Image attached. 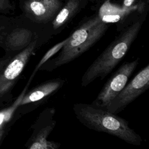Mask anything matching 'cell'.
I'll return each instance as SVG.
<instances>
[{"mask_svg": "<svg viewBox=\"0 0 149 149\" xmlns=\"http://www.w3.org/2000/svg\"><path fill=\"white\" fill-rule=\"evenodd\" d=\"M73 109L77 119L88 128L113 135L130 144H141L140 136L129 127L127 120L115 113L83 103L74 104Z\"/></svg>", "mask_w": 149, "mask_h": 149, "instance_id": "1", "label": "cell"}, {"mask_svg": "<svg viewBox=\"0 0 149 149\" xmlns=\"http://www.w3.org/2000/svg\"><path fill=\"white\" fill-rule=\"evenodd\" d=\"M138 21L124 30L93 61L81 77L86 87L97 79H104L126 55L141 28Z\"/></svg>", "mask_w": 149, "mask_h": 149, "instance_id": "2", "label": "cell"}, {"mask_svg": "<svg viewBox=\"0 0 149 149\" xmlns=\"http://www.w3.org/2000/svg\"><path fill=\"white\" fill-rule=\"evenodd\" d=\"M108 27L98 16L88 19L68 37L58 55L48 63V68L52 70L80 56L100 40Z\"/></svg>", "mask_w": 149, "mask_h": 149, "instance_id": "3", "label": "cell"}, {"mask_svg": "<svg viewBox=\"0 0 149 149\" xmlns=\"http://www.w3.org/2000/svg\"><path fill=\"white\" fill-rule=\"evenodd\" d=\"M37 46L36 38L16 54L0 71V103L12 98V90Z\"/></svg>", "mask_w": 149, "mask_h": 149, "instance_id": "4", "label": "cell"}, {"mask_svg": "<svg viewBox=\"0 0 149 149\" xmlns=\"http://www.w3.org/2000/svg\"><path fill=\"white\" fill-rule=\"evenodd\" d=\"M33 33L13 17L0 15V39L5 52L17 53L34 39Z\"/></svg>", "mask_w": 149, "mask_h": 149, "instance_id": "5", "label": "cell"}, {"mask_svg": "<svg viewBox=\"0 0 149 149\" xmlns=\"http://www.w3.org/2000/svg\"><path fill=\"white\" fill-rule=\"evenodd\" d=\"M138 64V59L123 63L107 81L92 105L105 109L126 86Z\"/></svg>", "mask_w": 149, "mask_h": 149, "instance_id": "6", "label": "cell"}, {"mask_svg": "<svg viewBox=\"0 0 149 149\" xmlns=\"http://www.w3.org/2000/svg\"><path fill=\"white\" fill-rule=\"evenodd\" d=\"M149 87V65L142 69L104 109L117 113L142 94Z\"/></svg>", "mask_w": 149, "mask_h": 149, "instance_id": "7", "label": "cell"}, {"mask_svg": "<svg viewBox=\"0 0 149 149\" xmlns=\"http://www.w3.org/2000/svg\"><path fill=\"white\" fill-rule=\"evenodd\" d=\"M55 112L54 108H49L40 113L31 126L33 133L25 144L27 148L57 149L60 147V143L47 140L56 125L54 119Z\"/></svg>", "mask_w": 149, "mask_h": 149, "instance_id": "8", "label": "cell"}, {"mask_svg": "<svg viewBox=\"0 0 149 149\" xmlns=\"http://www.w3.org/2000/svg\"><path fill=\"white\" fill-rule=\"evenodd\" d=\"M26 16L37 22L46 23L54 16L61 6L60 0H21Z\"/></svg>", "mask_w": 149, "mask_h": 149, "instance_id": "9", "label": "cell"}, {"mask_svg": "<svg viewBox=\"0 0 149 149\" xmlns=\"http://www.w3.org/2000/svg\"><path fill=\"white\" fill-rule=\"evenodd\" d=\"M65 80L62 79H54L41 83L28 92H26L20 105L40 102L52 94L56 93L64 84Z\"/></svg>", "mask_w": 149, "mask_h": 149, "instance_id": "10", "label": "cell"}, {"mask_svg": "<svg viewBox=\"0 0 149 149\" xmlns=\"http://www.w3.org/2000/svg\"><path fill=\"white\" fill-rule=\"evenodd\" d=\"M135 8L136 6L119 7L111 3L110 0H106L101 6L98 16L104 23H116L125 17Z\"/></svg>", "mask_w": 149, "mask_h": 149, "instance_id": "11", "label": "cell"}, {"mask_svg": "<svg viewBox=\"0 0 149 149\" xmlns=\"http://www.w3.org/2000/svg\"><path fill=\"white\" fill-rule=\"evenodd\" d=\"M31 81V80L29 79V80L28 81L26 86L22 90L20 95L14 101L12 104H11L9 107H8L7 108H5L2 110L0 111V140L2 137L4 130H5L7 125L11 120L13 116L14 113L15 112L16 109L19 107L20 102L26 92L27 91Z\"/></svg>", "mask_w": 149, "mask_h": 149, "instance_id": "12", "label": "cell"}, {"mask_svg": "<svg viewBox=\"0 0 149 149\" xmlns=\"http://www.w3.org/2000/svg\"><path fill=\"white\" fill-rule=\"evenodd\" d=\"M79 6L78 0H68L65 6L56 15L52 22L53 28L58 29L64 25L73 15Z\"/></svg>", "mask_w": 149, "mask_h": 149, "instance_id": "13", "label": "cell"}, {"mask_svg": "<svg viewBox=\"0 0 149 149\" xmlns=\"http://www.w3.org/2000/svg\"><path fill=\"white\" fill-rule=\"evenodd\" d=\"M67 41H68V38H66V39L63 40V41L58 42V44H55L44 55V56L42 57V58L40 60L39 62L37 64L34 71L33 72V73L30 76V78H31V79L33 78V77L34 76L36 72L42 66V65H43L46 62H47L50 58H51L54 55H55L56 53H58L62 49V48L64 46V45L66 43Z\"/></svg>", "mask_w": 149, "mask_h": 149, "instance_id": "14", "label": "cell"}, {"mask_svg": "<svg viewBox=\"0 0 149 149\" xmlns=\"http://www.w3.org/2000/svg\"><path fill=\"white\" fill-rule=\"evenodd\" d=\"M15 8L10 0H0V13L6 15L11 13Z\"/></svg>", "mask_w": 149, "mask_h": 149, "instance_id": "15", "label": "cell"}, {"mask_svg": "<svg viewBox=\"0 0 149 149\" xmlns=\"http://www.w3.org/2000/svg\"><path fill=\"white\" fill-rule=\"evenodd\" d=\"M15 54V53L5 52V54L3 56L0 58V71L3 69V68L7 64V63Z\"/></svg>", "mask_w": 149, "mask_h": 149, "instance_id": "16", "label": "cell"}, {"mask_svg": "<svg viewBox=\"0 0 149 149\" xmlns=\"http://www.w3.org/2000/svg\"><path fill=\"white\" fill-rule=\"evenodd\" d=\"M135 0H124L123 1V7L128 8L132 6V4L133 3L134 1Z\"/></svg>", "mask_w": 149, "mask_h": 149, "instance_id": "17", "label": "cell"}, {"mask_svg": "<svg viewBox=\"0 0 149 149\" xmlns=\"http://www.w3.org/2000/svg\"><path fill=\"white\" fill-rule=\"evenodd\" d=\"M1 40L0 39V47H1Z\"/></svg>", "mask_w": 149, "mask_h": 149, "instance_id": "18", "label": "cell"}]
</instances>
